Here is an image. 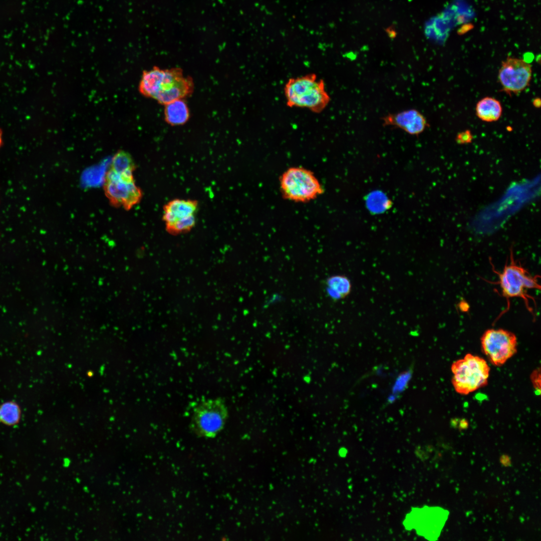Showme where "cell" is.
I'll use <instances>...</instances> for the list:
<instances>
[{"label":"cell","mask_w":541,"mask_h":541,"mask_svg":"<svg viewBox=\"0 0 541 541\" xmlns=\"http://www.w3.org/2000/svg\"><path fill=\"white\" fill-rule=\"evenodd\" d=\"M138 89L144 96L165 105L190 96L194 83L190 77L184 75L180 68L161 69L154 67L143 72Z\"/></svg>","instance_id":"obj_1"},{"label":"cell","mask_w":541,"mask_h":541,"mask_svg":"<svg viewBox=\"0 0 541 541\" xmlns=\"http://www.w3.org/2000/svg\"><path fill=\"white\" fill-rule=\"evenodd\" d=\"M284 95L288 107L307 109L316 113L322 112L331 100L324 80L314 73L288 80Z\"/></svg>","instance_id":"obj_2"},{"label":"cell","mask_w":541,"mask_h":541,"mask_svg":"<svg viewBox=\"0 0 541 541\" xmlns=\"http://www.w3.org/2000/svg\"><path fill=\"white\" fill-rule=\"evenodd\" d=\"M509 262L506 264L500 272L493 268V272L498 275L497 284L499 285L502 295L506 299L507 308L498 317L506 312L510 307L509 300L511 298L522 299L526 308L532 315L533 309L530 305L529 300L535 304L534 298L528 294V291L532 289H540L538 283L539 276L531 275L520 263H517L514 259L513 252L510 250Z\"/></svg>","instance_id":"obj_3"},{"label":"cell","mask_w":541,"mask_h":541,"mask_svg":"<svg viewBox=\"0 0 541 541\" xmlns=\"http://www.w3.org/2000/svg\"><path fill=\"white\" fill-rule=\"evenodd\" d=\"M279 182L282 196L294 202H309L324 192V187L315 173L302 166L287 168L280 176Z\"/></svg>","instance_id":"obj_4"},{"label":"cell","mask_w":541,"mask_h":541,"mask_svg":"<svg viewBox=\"0 0 541 541\" xmlns=\"http://www.w3.org/2000/svg\"><path fill=\"white\" fill-rule=\"evenodd\" d=\"M451 371L454 389L460 395H466L487 384L490 367L482 358L467 353L452 363Z\"/></svg>","instance_id":"obj_5"},{"label":"cell","mask_w":541,"mask_h":541,"mask_svg":"<svg viewBox=\"0 0 541 541\" xmlns=\"http://www.w3.org/2000/svg\"><path fill=\"white\" fill-rule=\"evenodd\" d=\"M227 417V407L223 400L219 398L206 399L194 408L190 427L199 436L213 438L223 429Z\"/></svg>","instance_id":"obj_6"},{"label":"cell","mask_w":541,"mask_h":541,"mask_svg":"<svg viewBox=\"0 0 541 541\" xmlns=\"http://www.w3.org/2000/svg\"><path fill=\"white\" fill-rule=\"evenodd\" d=\"M481 348L489 362L501 366L517 352V339L512 332L503 329H489L480 338Z\"/></svg>","instance_id":"obj_7"},{"label":"cell","mask_w":541,"mask_h":541,"mask_svg":"<svg viewBox=\"0 0 541 541\" xmlns=\"http://www.w3.org/2000/svg\"><path fill=\"white\" fill-rule=\"evenodd\" d=\"M198 204L196 200L176 198L166 203L162 219L168 232L178 234L190 231L195 225Z\"/></svg>","instance_id":"obj_8"},{"label":"cell","mask_w":541,"mask_h":541,"mask_svg":"<svg viewBox=\"0 0 541 541\" xmlns=\"http://www.w3.org/2000/svg\"><path fill=\"white\" fill-rule=\"evenodd\" d=\"M104 188L106 196L113 205L127 210L139 203L142 196L133 177L122 176L110 169L106 173Z\"/></svg>","instance_id":"obj_9"},{"label":"cell","mask_w":541,"mask_h":541,"mask_svg":"<svg viewBox=\"0 0 541 541\" xmlns=\"http://www.w3.org/2000/svg\"><path fill=\"white\" fill-rule=\"evenodd\" d=\"M532 77L531 65L525 60L508 57L502 61L498 79L502 91L508 95L518 94L529 85Z\"/></svg>","instance_id":"obj_10"},{"label":"cell","mask_w":541,"mask_h":541,"mask_svg":"<svg viewBox=\"0 0 541 541\" xmlns=\"http://www.w3.org/2000/svg\"><path fill=\"white\" fill-rule=\"evenodd\" d=\"M382 121L385 126L400 128L412 135H419L428 126L424 116L415 109L389 114L382 118Z\"/></svg>","instance_id":"obj_11"},{"label":"cell","mask_w":541,"mask_h":541,"mask_svg":"<svg viewBox=\"0 0 541 541\" xmlns=\"http://www.w3.org/2000/svg\"><path fill=\"white\" fill-rule=\"evenodd\" d=\"M325 285L327 295L334 302L346 298L352 289L350 279L344 275H334L328 277Z\"/></svg>","instance_id":"obj_12"},{"label":"cell","mask_w":541,"mask_h":541,"mask_svg":"<svg viewBox=\"0 0 541 541\" xmlns=\"http://www.w3.org/2000/svg\"><path fill=\"white\" fill-rule=\"evenodd\" d=\"M164 119L172 126L185 124L189 119L190 111L184 99L174 100L164 105Z\"/></svg>","instance_id":"obj_13"},{"label":"cell","mask_w":541,"mask_h":541,"mask_svg":"<svg viewBox=\"0 0 541 541\" xmlns=\"http://www.w3.org/2000/svg\"><path fill=\"white\" fill-rule=\"evenodd\" d=\"M475 112L477 117L485 122L498 120L502 113V107L499 101L491 97H485L476 103Z\"/></svg>","instance_id":"obj_14"},{"label":"cell","mask_w":541,"mask_h":541,"mask_svg":"<svg viewBox=\"0 0 541 541\" xmlns=\"http://www.w3.org/2000/svg\"><path fill=\"white\" fill-rule=\"evenodd\" d=\"M20 405L15 401L9 400L0 404V423L7 426L18 425L21 419Z\"/></svg>","instance_id":"obj_15"},{"label":"cell","mask_w":541,"mask_h":541,"mask_svg":"<svg viewBox=\"0 0 541 541\" xmlns=\"http://www.w3.org/2000/svg\"><path fill=\"white\" fill-rule=\"evenodd\" d=\"M135 166L131 156L123 150L117 152L112 158L110 169L127 177H133Z\"/></svg>","instance_id":"obj_16"},{"label":"cell","mask_w":541,"mask_h":541,"mask_svg":"<svg viewBox=\"0 0 541 541\" xmlns=\"http://www.w3.org/2000/svg\"><path fill=\"white\" fill-rule=\"evenodd\" d=\"M368 209L373 214L384 212L392 205L391 201L382 192L376 191L368 194L366 199Z\"/></svg>","instance_id":"obj_17"},{"label":"cell","mask_w":541,"mask_h":541,"mask_svg":"<svg viewBox=\"0 0 541 541\" xmlns=\"http://www.w3.org/2000/svg\"><path fill=\"white\" fill-rule=\"evenodd\" d=\"M411 370H409L398 376L393 387L392 392L393 393L398 394L404 390L411 378Z\"/></svg>","instance_id":"obj_18"},{"label":"cell","mask_w":541,"mask_h":541,"mask_svg":"<svg viewBox=\"0 0 541 541\" xmlns=\"http://www.w3.org/2000/svg\"><path fill=\"white\" fill-rule=\"evenodd\" d=\"M473 139L471 132L469 130H465L457 134L455 137V141L458 144H464L470 143Z\"/></svg>","instance_id":"obj_19"},{"label":"cell","mask_w":541,"mask_h":541,"mask_svg":"<svg viewBox=\"0 0 541 541\" xmlns=\"http://www.w3.org/2000/svg\"><path fill=\"white\" fill-rule=\"evenodd\" d=\"M532 385L537 393L540 392V368L534 369L530 376Z\"/></svg>","instance_id":"obj_20"},{"label":"cell","mask_w":541,"mask_h":541,"mask_svg":"<svg viewBox=\"0 0 541 541\" xmlns=\"http://www.w3.org/2000/svg\"><path fill=\"white\" fill-rule=\"evenodd\" d=\"M532 105L536 108H539L541 106V100L538 97H536L532 100Z\"/></svg>","instance_id":"obj_21"},{"label":"cell","mask_w":541,"mask_h":541,"mask_svg":"<svg viewBox=\"0 0 541 541\" xmlns=\"http://www.w3.org/2000/svg\"><path fill=\"white\" fill-rule=\"evenodd\" d=\"M3 131L0 128V148L3 144Z\"/></svg>","instance_id":"obj_22"}]
</instances>
